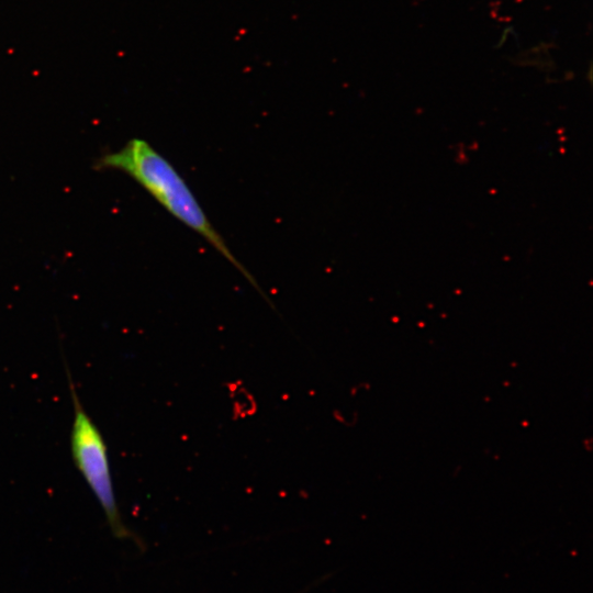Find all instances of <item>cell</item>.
<instances>
[{"instance_id":"6da1fadb","label":"cell","mask_w":593,"mask_h":593,"mask_svg":"<svg viewBox=\"0 0 593 593\" xmlns=\"http://www.w3.org/2000/svg\"><path fill=\"white\" fill-rule=\"evenodd\" d=\"M97 167L116 169L134 179L168 213L214 247L266 298L253 275L234 256L212 225L182 176L147 141L137 137L130 139L119 150L103 155Z\"/></svg>"},{"instance_id":"7a4b0ae2","label":"cell","mask_w":593,"mask_h":593,"mask_svg":"<svg viewBox=\"0 0 593 593\" xmlns=\"http://www.w3.org/2000/svg\"><path fill=\"white\" fill-rule=\"evenodd\" d=\"M67 370V381L74 407L70 432V451L75 466L99 503L114 537L128 539L143 547L139 538L123 523L113 486L108 446L80 402L77 389Z\"/></svg>"}]
</instances>
